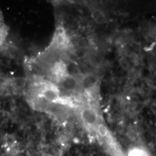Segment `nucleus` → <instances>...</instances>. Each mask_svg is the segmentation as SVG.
Returning <instances> with one entry per match:
<instances>
[{"mask_svg":"<svg viewBox=\"0 0 156 156\" xmlns=\"http://www.w3.org/2000/svg\"><path fill=\"white\" fill-rule=\"evenodd\" d=\"M69 41L66 35L65 30L62 27H57L50 45L61 51L67 48L69 45Z\"/></svg>","mask_w":156,"mask_h":156,"instance_id":"f257e3e1","label":"nucleus"},{"mask_svg":"<svg viewBox=\"0 0 156 156\" xmlns=\"http://www.w3.org/2000/svg\"><path fill=\"white\" fill-rule=\"evenodd\" d=\"M82 117L84 123L90 126H96L98 117L96 113L90 108H84L81 112Z\"/></svg>","mask_w":156,"mask_h":156,"instance_id":"f03ea898","label":"nucleus"},{"mask_svg":"<svg viewBox=\"0 0 156 156\" xmlns=\"http://www.w3.org/2000/svg\"><path fill=\"white\" fill-rule=\"evenodd\" d=\"M8 28L6 25L2 12L0 10V47L5 41L8 35Z\"/></svg>","mask_w":156,"mask_h":156,"instance_id":"7ed1b4c3","label":"nucleus"},{"mask_svg":"<svg viewBox=\"0 0 156 156\" xmlns=\"http://www.w3.org/2000/svg\"><path fill=\"white\" fill-rule=\"evenodd\" d=\"M60 82H62L64 88L67 90H74L78 86V83L75 79L68 75L62 79Z\"/></svg>","mask_w":156,"mask_h":156,"instance_id":"20e7f679","label":"nucleus"},{"mask_svg":"<svg viewBox=\"0 0 156 156\" xmlns=\"http://www.w3.org/2000/svg\"><path fill=\"white\" fill-rule=\"evenodd\" d=\"M92 17L95 22L103 23L105 20V16L103 12L100 10H95L92 13Z\"/></svg>","mask_w":156,"mask_h":156,"instance_id":"39448f33","label":"nucleus"},{"mask_svg":"<svg viewBox=\"0 0 156 156\" xmlns=\"http://www.w3.org/2000/svg\"><path fill=\"white\" fill-rule=\"evenodd\" d=\"M145 153L141 151H133L129 154V156H145Z\"/></svg>","mask_w":156,"mask_h":156,"instance_id":"423d86ee","label":"nucleus"},{"mask_svg":"<svg viewBox=\"0 0 156 156\" xmlns=\"http://www.w3.org/2000/svg\"><path fill=\"white\" fill-rule=\"evenodd\" d=\"M121 64L122 66V67L124 68H127L128 67V64L126 60H124L123 59L122 61H121Z\"/></svg>","mask_w":156,"mask_h":156,"instance_id":"0eeeda50","label":"nucleus"}]
</instances>
